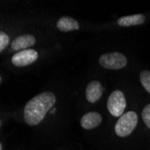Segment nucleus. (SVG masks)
<instances>
[{
	"label": "nucleus",
	"mask_w": 150,
	"mask_h": 150,
	"mask_svg": "<svg viewBox=\"0 0 150 150\" xmlns=\"http://www.w3.org/2000/svg\"><path fill=\"white\" fill-rule=\"evenodd\" d=\"M39 58V54L35 50L28 49L18 51L12 57V64L16 67H26L34 63Z\"/></svg>",
	"instance_id": "obj_5"
},
{
	"label": "nucleus",
	"mask_w": 150,
	"mask_h": 150,
	"mask_svg": "<svg viewBox=\"0 0 150 150\" xmlns=\"http://www.w3.org/2000/svg\"><path fill=\"white\" fill-rule=\"evenodd\" d=\"M57 28L63 33H67L70 31H76L80 28L79 23L76 20L69 16H62L60 17L57 23Z\"/></svg>",
	"instance_id": "obj_9"
},
{
	"label": "nucleus",
	"mask_w": 150,
	"mask_h": 150,
	"mask_svg": "<svg viewBox=\"0 0 150 150\" xmlns=\"http://www.w3.org/2000/svg\"><path fill=\"white\" fill-rule=\"evenodd\" d=\"M139 79L143 87L150 93V71L143 70L139 75Z\"/></svg>",
	"instance_id": "obj_11"
},
{
	"label": "nucleus",
	"mask_w": 150,
	"mask_h": 150,
	"mask_svg": "<svg viewBox=\"0 0 150 150\" xmlns=\"http://www.w3.org/2000/svg\"><path fill=\"white\" fill-rule=\"evenodd\" d=\"M100 65L106 69L118 70L125 67L128 64L127 58L120 52L104 53L99 59Z\"/></svg>",
	"instance_id": "obj_4"
},
{
	"label": "nucleus",
	"mask_w": 150,
	"mask_h": 150,
	"mask_svg": "<svg viewBox=\"0 0 150 150\" xmlns=\"http://www.w3.org/2000/svg\"><path fill=\"white\" fill-rule=\"evenodd\" d=\"M127 101L124 93L120 90L113 91L107 100V109L110 114L115 118H120L124 114Z\"/></svg>",
	"instance_id": "obj_3"
},
{
	"label": "nucleus",
	"mask_w": 150,
	"mask_h": 150,
	"mask_svg": "<svg viewBox=\"0 0 150 150\" xmlns=\"http://www.w3.org/2000/svg\"><path fill=\"white\" fill-rule=\"evenodd\" d=\"M55 103L56 96L53 93L43 92L37 94L27 103L24 107V122L31 127L40 125Z\"/></svg>",
	"instance_id": "obj_1"
},
{
	"label": "nucleus",
	"mask_w": 150,
	"mask_h": 150,
	"mask_svg": "<svg viewBox=\"0 0 150 150\" xmlns=\"http://www.w3.org/2000/svg\"><path fill=\"white\" fill-rule=\"evenodd\" d=\"M104 92V87L99 81H92L87 85L86 89V100L91 103H95L99 101Z\"/></svg>",
	"instance_id": "obj_7"
},
{
	"label": "nucleus",
	"mask_w": 150,
	"mask_h": 150,
	"mask_svg": "<svg viewBox=\"0 0 150 150\" xmlns=\"http://www.w3.org/2000/svg\"><path fill=\"white\" fill-rule=\"evenodd\" d=\"M9 43V36L4 33L0 32V51H3Z\"/></svg>",
	"instance_id": "obj_13"
},
{
	"label": "nucleus",
	"mask_w": 150,
	"mask_h": 150,
	"mask_svg": "<svg viewBox=\"0 0 150 150\" xmlns=\"http://www.w3.org/2000/svg\"><path fill=\"white\" fill-rule=\"evenodd\" d=\"M138 122L139 117L135 112L129 111L125 112L116 121L113 128L114 135L120 139H128L135 131L138 126Z\"/></svg>",
	"instance_id": "obj_2"
},
{
	"label": "nucleus",
	"mask_w": 150,
	"mask_h": 150,
	"mask_svg": "<svg viewBox=\"0 0 150 150\" xmlns=\"http://www.w3.org/2000/svg\"><path fill=\"white\" fill-rule=\"evenodd\" d=\"M36 42V39L31 34L20 35L13 40L11 47L13 50L21 51L24 50H28V48L33 46Z\"/></svg>",
	"instance_id": "obj_8"
},
{
	"label": "nucleus",
	"mask_w": 150,
	"mask_h": 150,
	"mask_svg": "<svg viewBox=\"0 0 150 150\" xmlns=\"http://www.w3.org/2000/svg\"><path fill=\"white\" fill-rule=\"evenodd\" d=\"M103 122L102 115L97 112H89L82 116L80 125L85 130H93L97 129Z\"/></svg>",
	"instance_id": "obj_6"
},
{
	"label": "nucleus",
	"mask_w": 150,
	"mask_h": 150,
	"mask_svg": "<svg viewBox=\"0 0 150 150\" xmlns=\"http://www.w3.org/2000/svg\"><path fill=\"white\" fill-rule=\"evenodd\" d=\"M146 21V16L142 13H138V15H132L122 16L118 20V24L122 27H129V26H135L143 24Z\"/></svg>",
	"instance_id": "obj_10"
},
{
	"label": "nucleus",
	"mask_w": 150,
	"mask_h": 150,
	"mask_svg": "<svg viewBox=\"0 0 150 150\" xmlns=\"http://www.w3.org/2000/svg\"><path fill=\"white\" fill-rule=\"evenodd\" d=\"M141 117L146 127L150 129V103L146 104L144 107L141 112Z\"/></svg>",
	"instance_id": "obj_12"
}]
</instances>
